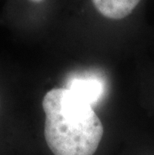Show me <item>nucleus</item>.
<instances>
[{
    "instance_id": "1",
    "label": "nucleus",
    "mask_w": 154,
    "mask_h": 155,
    "mask_svg": "<svg viewBox=\"0 0 154 155\" xmlns=\"http://www.w3.org/2000/svg\"><path fill=\"white\" fill-rule=\"evenodd\" d=\"M44 137L54 155H93L103 136V124L93 106L67 88H53L42 99Z\"/></svg>"
},
{
    "instance_id": "2",
    "label": "nucleus",
    "mask_w": 154,
    "mask_h": 155,
    "mask_svg": "<svg viewBox=\"0 0 154 155\" xmlns=\"http://www.w3.org/2000/svg\"><path fill=\"white\" fill-rule=\"evenodd\" d=\"M65 88L69 89L72 93L91 106L97 104L102 99L106 91L104 81L95 74L72 76L68 80L67 86Z\"/></svg>"
},
{
    "instance_id": "3",
    "label": "nucleus",
    "mask_w": 154,
    "mask_h": 155,
    "mask_svg": "<svg viewBox=\"0 0 154 155\" xmlns=\"http://www.w3.org/2000/svg\"><path fill=\"white\" fill-rule=\"evenodd\" d=\"M92 2L104 17L119 20L128 16L140 0H92Z\"/></svg>"
},
{
    "instance_id": "4",
    "label": "nucleus",
    "mask_w": 154,
    "mask_h": 155,
    "mask_svg": "<svg viewBox=\"0 0 154 155\" xmlns=\"http://www.w3.org/2000/svg\"><path fill=\"white\" fill-rule=\"evenodd\" d=\"M32 2H36V3H39V2H42L43 0H30Z\"/></svg>"
}]
</instances>
